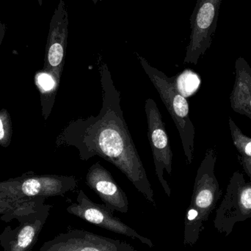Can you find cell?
Segmentation results:
<instances>
[{
  "label": "cell",
  "instance_id": "30bf717a",
  "mask_svg": "<svg viewBox=\"0 0 251 251\" xmlns=\"http://www.w3.org/2000/svg\"><path fill=\"white\" fill-rule=\"evenodd\" d=\"M67 211L91 224L132 238L138 239L149 247L153 246L150 240L139 235L134 230L123 224L113 215V211L105 204H98L90 200L82 190L79 191L76 203L69 206Z\"/></svg>",
  "mask_w": 251,
  "mask_h": 251
},
{
  "label": "cell",
  "instance_id": "4fadbf2b",
  "mask_svg": "<svg viewBox=\"0 0 251 251\" xmlns=\"http://www.w3.org/2000/svg\"><path fill=\"white\" fill-rule=\"evenodd\" d=\"M228 126L233 143L238 151L239 155L251 157V137L245 135L231 117L228 118Z\"/></svg>",
  "mask_w": 251,
  "mask_h": 251
},
{
  "label": "cell",
  "instance_id": "ac0fdd59",
  "mask_svg": "<svg viewBox=\"0 0 251 251\" xmlns=\"http://www.w3.org/2000/svg\"><path fill=\"white\" fill-rule=\"evenodd\" d=\"M5 25L2 22H0V46H1L3 39H4V35H5Z\"/></svg>",
  "mask_w": 251,
  "mask_h": 251
},
{
  "label": "cell",
  "instance_id": "277c9868",
  "mask_svg": "<svg viewBox=\"0 0 251 251\" xmlns=\"http://www.w3.org/2000/svg\"><path fill=\"white\" fill-rule=\"evenodd\" d=\"M75 176L38 175L28 172L0 182V199L22 201L35 198L63 196L77 187Z\"/></svg>",
  "mask_w": 251,
  "mask_h": 251
},
{
  "label": "cell",
  "instance_id": "52a82bcc",
  "mask_svg": "<svg viewBox=\"0 0 251 251\" xmlns=\"http://www.w3.org/2000/svg\"><path fill=\"white\" fill-rule=\"evenodd\" d=\"M217 158L218 153L215 149H207L195 179L190 207L199 212L203 223L209 219L222 196V190L215 174Z\"/></svg>",
  "mask_w": 251,
  "mask_h": 251
},
{
  "label": "cell",
  "instance_id": "9a60e30c",
  "mask_svg": "<svg viewBox=\"0 0 251 251\" xmlns=\"http://www.w3.org/2000/svg\"><path fill=\"white\" fill-rule=\"evenodd\" d=\"M13 136L11 118L5 108L0 110V146L8 147Z\"/></svg>",
  "mask_w": 251,
  "mask_h": 251
},
{
  "label": "cell",
  "instance_id": "3957f363",
  "mask_svg": "<svg viewBox=\"0 0 251 251\" xmlns=\"http://www.w3.org/2000/svg\"><path fill=\"white\" fill-rule=\"evenodd\" d=\"M137 57L178 129L187 163L190 165L194 157L196 130L190 118L188 101L177 89L175 78L168 77L163 72L151 66L144 57L139 54Z\"/></svg>",
  "mask_w": 251,
  "mask_h": 251
},
{
  "label": "cell",
  "instance_id": "5bb4252c",
  "mask_svg": "<svg viewBox=\"0 0 251 251\" xmlns=\"http://www.w3.org/2000/svg\"><path fill=\"white\" fill-rule=\"evenodd\" d=\"M176 85L180 94L182 91H184L182 95L186 97V96L192 95L193 93L196 92L200 85V78L194 72L186 71L181 75L179 79L178 78L176 80Z\"/></svg>",
  "mask_w": 251,
  "mask_h": 251
},
{
  "label": "cell",
  "instance_id": "8992f818",
  "mask_svg": "<svg viewBox=\"0 0 251 251\" xmlns=\"http://www.w3.org/2000/svg\"><path fill=\"white\" fill-rule=\"evenodd\" d=\"M145 112L148 123V137L151 148L156 176L168 196H171V187L164 178V171L171 175L173 171V152L162 116L157 104L152 99L145 103Z\"/></svg>",
  "mask_w": 251,
  "mask_h": 251
},
{
  "label": "cell",
  "instance_id": "d6986e66",
  "mask_svg": "<svg viewBox=\"0 0 251 251\" xmlns=\"http://www.w3.org/2000/svg\"><path fill=\"white\" fill-rule=\"evenodd\" d=\"M40 5H42L43 0H38Z\"/></svg>",
  "mask_w": 251,
  "mask_h": 251
},
{
  "label": "cell",
  "instance_id": "2e32d148",
  "mask_svg": "<svg viewBox=\"0 0 251 251\" xmlns=\"http://www.w3.org/2000/svg\"><path fill=\"white\" fill-rule=\"evenodd\" d=\"M24 201H13L4 200V199H0V216L10 212V210L19 206L20 203Z\"/></svg>",
  "mask_w": 251,
  "mask_h": 251
},
{
  "label": "cell",
  "instance_id": "8fae6325",
  "mask_svg": "<svg viewBox=\"0 0 251 251\" xmlns=\"http://www.w3.org/2000/svg\"><path fill=\"white\" fill-rule=\"evenodd\" d=\"M86 184L92 189L109 209L126 213L128 199L125 192L116 183L111 174L100 162L91 165L85 178Z\"/></svg>",
  "mask_w": 251,
  "mask_h": 251
},
{
  "label": "cell",
  "instance_id": "7a4b0ae2",
  "mask_svg": "<svg viewBox=\"0 0 251 251\" xmlns=\"http://www.w3.org/2000/svg\"><path fill=\"white\" fill-rule=\"evenodd\" d=\"M45 199L39 197L25 201L0 216L4 222L16 220L19 223L14 228L5 227L0 234V247L3 251H32L51 208V205L44 203Z\"/></svg>",
  "mask_w": 251,
  "mask_h": 251
},
{
  "label": "cell",
  "instance_id": "ba28073f",
  "mask_svg": "<svg viewBox=\"0 0 251 251\" xmlns=\"http://www.w3.org/2000/svg\"><path fill=\"white\" fill-rule=\"evenodd\" d=\"M69 33V16L64 1L60 0L51 17L46 46L44 72L60 85L65 64Z\"/></svg>",
  "mask_w": 251,
  "mask_h": 251
},
{
  "label": "cell",
  "instance_id": "e0dca14e",
  "mask_svg": "<svg viewBox=\"0 0 251 251\" xmlns=\"http://www.w3.org/2000/svg\"><path fill=\"white\" fill-rule=\"evenodd\" d=\"M237 157H238L239 162L243 167V171L247 174L251 181V157L240 156V155H238Z\"/></svg>",
  "mask_w": 251,
  "mask_h": 251
},
{
  "label": "cell",
  "instance_id": "ffe728a7",
  "mask_svg": "<svg viewBox=\"0 0 251 251\" xmlns=\"http://www.w3.org/2000/svg\"><path fill=\"white\" fill-rule=\"evenodd\" d=\"M93 1H94V4H97V1H98V0H93Z\"/></svg>",
  "mask_w": 251,
  "mask_h": 251
},
{
  "label": "cell",
  "instance_id": "5b68a950",
  "mask_svg": "<svg viewBox=\"0 0 251 251\" xmlns=\"http://www.w3.org/2000/svg\"><path fill=\"white\" fill-rule=\"evenodd\" d=\"M251 218V181L236 171L230 178L222 203L217 209L214 225L220 234L229 236L237 223Z\"/></svg>",
  "mask_w": 251,
  "mask_h": 251
},
{
  "label": "cell",
  "instance_id": "9c48e42d",
  "mask_svg": "<svg viewBox=\"0 0 251 251\" xmlns=\"http://www.w3.org/2000/svg\"><path fill=\"white\" fill-rule=\"evenodd\" d=\"M221 0H199L192 16V32L184 63L196 65L211 44Z\"/></svg>",
  "mask_w": 251,
  "mask_h": 251
},
{
  "label": "cell",
  "instance_id": "7c38bea8",
  "mask_svg": "<svg viewBox=\"0 0 251 251\" xmlns=\"http://www.w3.org/2000/svg\"><path fill=\"white\" fill-rule=\"evenodd\" d=\"M232 110L251 120V69L243 58L235 65V82L230 96Z\"/></svg>",
  "mask_w": 251,
  "mask_h": 251
},
{
  "label": "cell",
  "instance_id": "6da1fadb",
  "mask_svg": "<svg viewBox=\"0 0 251 251\" xmlns=\"http://www.w3.org/2000/svg\"><path fill=\"white\" fill-rule=\"evenodd\" d=\"M100 72L102 91L100 113L69 122L57 137L56 145L75 147L85 162L100 156L113 164L155 206L151 185L124 118L120 91L106 63H101Z\"/></svg>",
  "mask_w": 251,
  "mask_h": 251
}]
</instances>
